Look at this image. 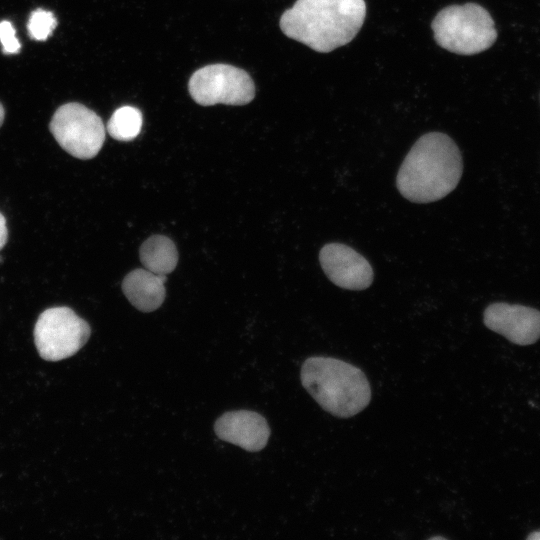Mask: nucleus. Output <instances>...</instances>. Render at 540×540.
Here are the masks:
<instances>
[{
  "label": "nucleus",
  "instance_id": "4",
  "mask_svg": "<svg viewBox=\"0 0 540 540\" xmlns=\"http://www.w3.org/2000/svg\"><path fill=\"white\" fill-rule=\"evenodd\" d=\"M431 26L436 43L460 55L483 52L497 39L493 18L484 7L476 3L443 8Z\"/></svg>",
  "mask_w": 540,
  "mask_h": 540
},
{
  "label": "nucleus",
  "instance_id": "8",
  "mask_svg": "<svg viewBox=\"0 0 540 540\" xmlns=\"http://www.w3.org/2000/svg\"><path fill=\"white\" fill-rule=\"evenodd\" d=\"M319 261L328 279L340 288L364 290L373 282L374 273L368 260L346 244H325L319 252Z\"/></svg>",
  "mask_w": 540,
  "mask_h": 540
},
{
  "label": "nucleus",
  "instance_id": "16",
  "mask_svg": "<svg viewBox=\"0 0 540 540\" xmlns=\"http://www.w3.org/2000/svg\"><path fill=\"white\" fill-rule=\"evenodd\" d=\"M8 231L6 226L5 217L0 213V250L5 246L7 242Z\"/></svg>",
  "mask_w": 540,
  "mask_h": 540
},
{
  "label": "nucleus",
  "instance_id": "17",
  "mask_svg": "<svg viewBox=\"0 0 540 540\" xmlns=\"http://www.w3.org/2000/svg\"><path fill=\"white\" fill-rule=\"evenodd\" d=\"M527 539H529V540H540V530L532 532L530 535L527 536Z\"/></svg>",
  "mask_w": 540,
  "mask_h": 540
},
{
  "label": "nucleus",
  "instance_id": "2",
  "mask_svg": "<svg viewBox=\"0 0 540 540\" xmlns=\"http://www.w3.org/2000/svg\"><path fill=\"white\" fill-rule=\"evenodd\" d=\"M365 16L364 0H297L279 24L288 38L327 53L352 41Z\"/></svg>",
  "mask_w": 540,
  "mask_h": 540
},
{
  "label": "nucleus",
  "instance_id": "11",
  "mask_svg": "<svg viewBox=\"0 0 540 540\" xmlns=\"http://www.w3.org/2000/svg\"><path fill=\"white\" fill-rule=\"evenodd\" d=\"M165 281L166 275L155 274L147 269H135L123 279L122 290L136 309L152 312L165 299Z\"/></svg>",
  "mask_w": 540,
  "mask_h": 540
},
{
  "label": "nucleus",
  "instance_id": "18",
  "mask_svg": "<svg viewBox=\"0 0 540 540\" xmlns=\"http://www.w3.org/2000/svg\"><path fill=\"white\" fill-rule=\"evenodd\" d=\"M4 116H5V111L2 104L0 103V127L4 121Z\"/></svg>",
  "mask_w": 540,
  "mask_h": 540
},
{
  "label": "nucleus",
  "instance_id": "6",
  "mask_svg": "<svg viewBox=\"0 0 540 540\" xmlns=\"http://www.w3.org/2000/svg\"><path fill=\"white\" fill-rule=\"evenodd\" d=\"M49 129L67 153L82 160L95 157L105 140L102 119L80 103L60 106L51 119Z\"/></svg>",
  "mask_w": 540,
  "mask_h": 540
},
{
  "label": "nucleus",
  "instance_id": "3",
  "mask_svg": "<svg viewBox=\"0 0 540 540\" xmlns=\"http://www.w3.org/2000/svg\"><path fill=\"white\" fill-rule=\"evenodd\" d=\"M300 377L312 398L335 417H352L371 400V388L364 372L340 359L309 357L301 367Z\"/></svg>",
  "mask_w": 540,
  "mask_h": 540
},
{
  "label": "nucleus",
  "instance_id": "15",
  "mask_svg": "<svg viewBox=\"0 0 540 540\" xmlns=\"http://www.w3.org/2000/svg\"><path fill=\"white\" fill-rule=\"evenodd\" d=\"M0 41L4 54L18 53L21 44L15 35V29L9 21L0 22Z\"/></svg>",
  "mask_w": 540,
  "mask_h": 540
},
{
  "label": "nucleus",
  "instance_id": "10",
  "mask_svg": "<svg viewBox=\"0 0 540 540\" xmlns=\"http://www.w3.org/2000/svg\"><path fill=\"white\" fill-rule=\"evenodd\" d=\"M214 431L221 440L251 452L263 449L270 436L266 419L249 410L224 413L216 420Z\"/></svg>",
  "mask_w": 540,
  "mask_h": 540
},
{
  "label": "nucleus",
  "instance_id": "13",
  "mask_svg": "<svg viewBox=\"0 0 540 540\" xmlns=\"http://www.w3.org/2000/svg\"><path fill=\"white\" fill-rule=\"evenodd\" d=\"M143 117L139 109L123 106L114 111L107 123V132L115 140L131 141L142 128Z\"/></svg>",
  "mask_w": 540,
  "mask_h": 540
},
{
  "label": "nucleus",
  "instance_id": "19",
  "mask_svg": "<svg viewBox=\"0 0 540 540\" xmlns=\"http://www.w3.org/2000/svg\"><path fill=\"white\" fill-rule=\"evenodd\" d=\"M430 539H444V538L441 536H436V537H431Z\"/></svg>",
  "mask_w": 540,
  "mask_h": 540
},
{
  "label": "nucleus",
  "instance_id": "14",
  "mask_svg": "<svg viewBox=\"0 0 540 540\" xmlns=\"http://www.w3.org/2000/svg\"><path fill=\"white\" fill-rule=\"evenodd\" d=\"M57 26L54 14L44 9L34 10L28 20L29 36L36 41H45Z\"/></svg>",
  "mask_w": 540,
  "mask_h": 540
},
{
  "label": "nucleus",
  "instance_id": "7",
  "mask_svg": "<svg viewBox=\"0 0 540 540\" xmlns=\"http://www.w3.org/2000/svg\"><path fill=\"white\" fill-rule=\"evenodd\" d=\"M188 90L193 100L202 106L245 105L255 96L250 75L241 68L222 63L196 70L189 79Z\"/></svg>",
  "mask_w": 540,
  "mask_h": 540
},
{
  "label": "nucleus",
  "instance_id": "5",
  "mask_svg": "<svg viewBox=\"0 0 540 540\" xmlns=\"http://www.w3.org/2000/svg\"><path fill=\"white\" fill-rule=\"evenodd\" d=\"M89 324L68 307L43 311L34 327V342L41 358L59 361L77 353L90 336Z\"/></svg>",
  "mask_w": 540,
  "mask_h": 540
},
{
  "label": "nucleus",
  "instance_id": "12",
  "mask_svg": "<svg viewBox=\"0 0 540 540\" xmlns=\"http://www.w3.org/2000/svg\"><path fill=\"white\" fill-rule=\"evenodd\" d=\"M141 263L144 268L159 275L171 273L178 262V253L174 242L163 235L149 237L140 247Z\"/></svg>",
  "mask_w": 540,
  "mask_h": 540
},
{
  "label": "nucleus",
  "instance_id": "1",
  "mask_svg": "<svg viewBox=\"0 0 540 540\" xmlns=\"http://www.w3.org/2000/svg\"><path fill=\"white\" fill-rule=\"evenodd\" d=\"M463 172L461 152L446 134L429 132L421 136L404 158L396 186L414 203L440 200L458 185Z\"/></svg>",
  "mask_w": 540,
  "mask_h": 540
},
{
  "label": "nucleus",
  "instance_id": "9",
  "mask_svg": "<svg viewBox=\"0 0 540 540\" xmlns=\"http://www.w3.org/2000/svg\"><path fill=\"white\" fill-rule=\"evenodd\" d=\"M487 328L510 342L530 345L540 338V311L517 304L493 303L483 314Z\"/></svg>",
  "mask_w": 540,
  "mask_h": 540
},
{
  "label": "nucleus",
  "instance_id": "20",
  "mask_svg": "<svg viewBox=\"0 0 540 540\" xmlns=\"http://www.w3.org/2000/svg\"><path fill=\"white\" fill-rule=\"evenodd\" d=\"M0 262H1V257H0Z\"/></svg>",
  "mask_w": 540,
  "mask_h": 540
}]
</instances>
